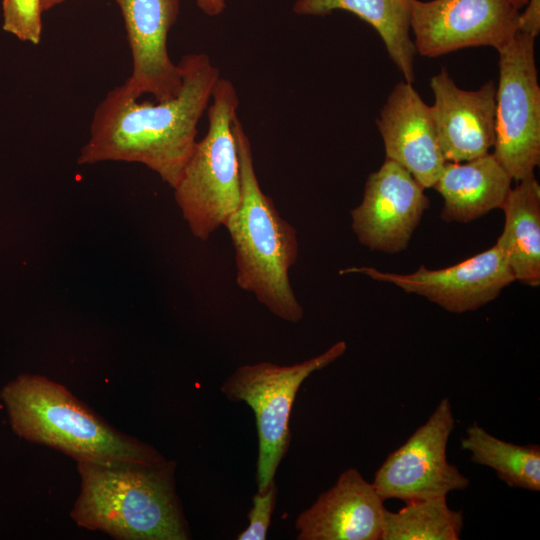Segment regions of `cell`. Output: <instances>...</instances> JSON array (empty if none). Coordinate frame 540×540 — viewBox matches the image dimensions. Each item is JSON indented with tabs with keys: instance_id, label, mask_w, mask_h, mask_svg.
Masks as SVG:
<instances>
[{
	"instance_id": "2",
	"label": "cell",
	"mask_w": 540,
	"mask_h": 540,
	"mask_svg": "<svg viewBox=\"0 0 540 540\" xmlns=\"http://www.w3.org/2000/svg\"><path fill=\"white\" fill-rule=\"evenodd\" d=\"M77 469L81 490L71 517L78 526L121 540L190 538L173 461H80Z\"/></svg>"
},
{
	"instance_id": "23",
	"label": "cell",
	"mask_w": 540,
	"mask_h": 540,
	"mask_svg": "<svg viewBox=\"0 0 540 540\" xmlns=\"http://www.w3.org/2000/svg\"><path fill=\"white\" fill-rule=\"evenodd\" d=\"M519 31L537 37L540 32V0H529L520 14Z\"/></svg>"
},
{
	"instance_id": "24",
	"label": "cell",
	"mask_w": 540,
	"mask_h": 540,
	"mask_svg": "<svg viewBox=\"0 0 540 540\" xmlns=\"http://www.w3.org/2000/svg\"><path fill=\"white\" fill-rule=\"evenodd\" d=\"M199 9L209 16L221 14L226 6L225 0H195Z\"/></svg>"
},
{
	"instance_id": "5",
	"label": "cell",
	"mask_w": 540,
	"mask_h": 540,
	"mask_svg": "<svg viewBox=\"0 0 540 540\" xmlns=\"http://www.w3.org/2000/svg\"><path fill=\"white\" fill-rule=\"evenodd\" d=\"M208 105V130L196 141L174 197L192 234L207 240L239 208L240 160L233 122L239 98L233 83L220 77Z\"/></svg>"
},
{
	"instance_id": "11",
	"label": "cell",
	"mask_w": 540,
	"mask_h": 540,
	"mask_svg": "<svg viewBox=\"0 0 540 540\" xmlns=\"http://www.w3.org/2000/svg\"><path fill=\"white\" fill-rule=\"evenodd\" d=\"M357 272L396 285L407 293L417 294L452 313H465L495 300L501 291L515 281L501 249L491 248L458 264L442 269L421 265L415 272L397 274L372 267H353L341 273Z\"/></svg>"
},
{
	"instance_id": "8",
	"label": "cell",
	"mask_w": 540,
	"mask_h": 540,
	"mask_svg": "<svg viewBox=\"0 0 540 540\" xmlns=\"http://www.w3.org/2000/svg\"><path fill=\"white\" fill-rule=\"evenodd\" d=\"M454 427L451 403L445 398L375 472L372 484L380 497L408 502L465 490L469 479L447 460Z\"/></svg>"
},
{
	"instance_id": "4",
	"label": "cell",
	"mask_w": 540,
	"mask_h": 540,
	"mask_svg": "<svg viewBox=\"0 0 540 540\" xmlns=\"http://www.w3.org/2000/svg\"><path fill=\"white\" fill-rule=\"evenodd\" d=\"M15 434L47 445L77 462H158L153 447L126 436L91 411L63 385L39 375H20L0 393Z\"/></svg>"
},
{
	"instance_id": "7",
	"label": "cell",
	"mask_w": 540,
	"mask_h": 540,
	"mask_svg": "<svg viewBox=\"0 0 540 540\" xmlns=\"http://www.w3.org/2000/svg\"><path fill=\"white\" fill-rule=\"evenodd\" d=\"M536 37L517 32L499 52L492 153L513 180L534 175L540 163V87Z\"/></svg>"
},
{
	"instance_id": "6",
	"label": "cell",
	"mask_w": 540,
	"mask_h": 540,
	"mask_svg": "<svg viewBox=\"0 0 540 540\" xmlns=\"http://www.w3.org/2000/svg\"><path fill=\"white\" fill-rule=\"evenodd\" d=\"M346 350V342L338 341L320 355L293 365L267 361L243 365L222 382L220 390L228 400L244 402L254 412L258 434V489H264L274 480L288 451L289 419L300 386L313 372L327 367Z\"/></svg>"
},
{
	"instance_id": "1",
	"label": "cell",
	"mask_w": 540,
	"mask_h": 540,
	"mask_svg": "<svg viewBox=\"0 0 540 540\" xmlns=\"http://www.w3.org/2000/svg\"><path fill=\"white\" fill-rule=\"evenodd\" d=\"M178 66L182 86L174 98L139 102L122 85L108 91L95 109L90 136L77 163H141L174 188L197 141L198 123L221 77L205 53L186 54Z\"/></svg>"
},
{
	"instance_id": "18",
	"label": "cell",
	"mask_w": 540,
	"mask_h": 540,
	"mask_svg": "<svg viewBox=\"0 0 540 540\" xmlns=\"http://www.w3.org/2000/svg\"><path fill=\"white\" fill-rule=\"evenodd\" d=\"M411 5L412 0H296L293 11L313 16L336 10L355 14L377 31L404 80L413 83L416 50L410 36Z\"/></svg>"
},
{
	"instance_id": "14",
	"label": "cell",
	"mask_w": 540,
	"mask_h": 540,
	"mask_svg": "<svg viewBox=\"0 0 540 540\" xmlns=\"http://www.w3.org/2000/svg\"><path fill=\"white\" fill-rule=\"evenodd\" d=\"M384 500L372 482L355 468L342 472L336 483L295 520L298 540H381Z\"/></svg>"
},
{
	"instance_id": "9",
	"label": "cell",
	"mask_w": 540,
	"mask_h": 540,
	"mask_svg": "<svg viewBox=\"0 0 540 540\" xmlns=\"http://www.w3.org/2000/svg\"><path fill=\"white\" fill-rule=\"evenodd\" d=\"M520 14L509 0H412L416 53L437 57L477 46L498 51L519 32Z\"/></svg>"
},
{
	"instance_id": "19",
	"label": "cell",
	"mask_w": 540,
	"mask_h": 540,
	"mask_svg": "<svg viewBox=\"0 0 540 540\" xmlns=\"http://www.w3.org/2000/svg\"><path fill=\"white\" fill-rule=\"evenodd\" d=\"M461 448L471 453V461L492 468L511 488L540 490V447L516 445L488 433L476 422L466 430Z\"/></svg>"
},
{
	"instance_id": "13",
	"label": "cell",
	"mask_w": 540,
	"mask_h": 540,
	"mask_svg": "<svg viewBox=\"0 0 540 540\" xmlns=\"http://www.w3.org/2000/svg\"><path fill=\"white\" fill-rule=\"evenodd\" d=\"M430 106L438 142L447 162H464L489 153L495 141L496 85L459 88L443 68L430 79Z\"/></svg>"
},
{
	"instance_id": "15",
	"label": "cell",
	"mask_w": 540,
	"mask_h": 540,
	"mask_svg": "<svg viewBox=\"0 0 540 540\" xmlns=\"http://www.w3.org/2000/svg\"><path fill=\"white\" fill-rule=\"evenodd\" d=\"M386 158L405 168L426 189L432 188L447 162L441 151L431 109L412 83L398 82L376 120Z\"/></svg>"
},
{
	"instance_id": "10",
	"label": "cell",
	"mask_w": 540,
	"mask_h": 540,
	"mask_svg": "<svg viewBox=\"0 0 540 540\" xmlns=\"http://www.w3.org/2000/svg\"><path fill=\"white\" fill-rule=\"evenodd\" d=\"M424 190L410 172L386 158L368 176L363 199L351 210L358 241L373 251H404L429 207Z\"/></svg>"
},
{
	"instance_id": "16",
	"label": "cell",
	"mask_w": 540,
	"mask_h": 540,
	"mask_svg": "<svg viewBox=\"0 0 540 540\" xmlns=\"http://www.w3.org/2000/svg\"><path fill=\"white\" fill-rule=\"evenodd\" d=\"M512 180L492 153L464 162H446L432 187L444 200L441 219L468 223L501 209Z\"/></svg>"
},
{
	"instance_id": "3",
	"label": "cell",
	"mask_w": 540,
	"mask_h": 540,
	"mask_svg": "<svg viewBox=\"0 0 540 540\" xmlns=\"http://www.w3.org/2000/svg\"><path fill=\"white\" fill-rule=\"evenodd\" d=\"M233 130L240 160L242 197L239 208L224 226L235 250L236 282L275 316L297 323L303 319L304 310L289 280V270L298 256L296 230L262 191L251 143L238 117Z\"/></svg>"
},
{
	"instance_id": "21",
	"label": "cell",
	"mask_w": 540,
	"mask_h": 540,
	"mask_svg": "<svg viewBox=\"0 0 540 540\" xmlns=\"http://www.w3.org/2000/svg\"><path fill=\"white\" fill-rule=\"evenodd\" d=\"M4 31L19 40L38 45L42 36L41 0H3Z\"/></svg>"
},
{
	"instance_id": "22",
	"label": "cell",
	"mask_w": 540,
	"mask_h": 540,
	"mask_svg": "<svg viewBox=\"0 0 540 540\" xmlns=\"http://www.w3.org/2000/svg\"><path fill=\"white\" fill-rule=\"evenodd\" d=\"M278 488L272 480L264 489H258L252 497V508L248 512L249 524L238 536V540H264L271 525Z\"/></svg>"
},
{
	"instance_id": "17",
	"label": "cell",
	"mask_w": 540,
	"mask_h": 540,
	"mask_svg": "<svg viewBox=\"0 0 540 540\" xmlns=\"http://www.w3.org/2000/svg\"><path fill=\"white\" fill-rule=\"evenodd\" d=\"M511 188L502 210L504 228L496 244L515 280L540 285V185L535 175Z\"/></svg>"
},
{
	"instance_id": "26",
	"label": "cell",
	"mask_w": 540,
	"mask_h": 540,
	"mask_svg": "<svg viewBox=\"0 0 540 540\" xmlns=\"http://www.w3.org/2000/svg\"><path fill=\"white\" fill-rule=\"evenodd\" d=\"M519 10L527 5L529 0H509Z\"/></svg>"
},
{
	"instance_id": "25",
	"label": "cell",
	"mask_w": 540,
	"mask_h": 540,
	"mask_svg": "<svg viewBox=\"0 0 540 540\" xmlns=\"http://www.w3.org/2000/svg\"><path fill=\"white\" fill-rule=\"evenodd\" d=\"M64 1L66 0H41L42 11L50 10Z\"/></svg>"
},
{
	"instance_id": "20",
	"label": "cell",
	"mask_w": 540,
	"mask_h": 540,
	"mask_svg": "<svg viewBox=\"0 0 540 540\" xmlns=\"http://www.w3.org/2000/svg\"><path fill=\"white\" fill-rule=\"evenodd\" d=\"M396 512L385 510L381 540H458L462 511L451 509L446 496L405 502Z\"/></svg>"
},
{
	"instance_id": "12",
	"label": "cell",
	"mask_w": 540,
	"mask_h": 540,
	"mask_svg": "<svg viewBox=\"0 0 540 540\" xmlns=\"http://www.w3.org/2000/svg\"><path fill=\"white\" fill-rule=\"evenodd\" d=\"M132 56V72L122 84L132 97L151 94L155 101L174 98L182 76L167 49L168 33L176 22L179 0H116Z\"/></svg>"
}]
</instances>
